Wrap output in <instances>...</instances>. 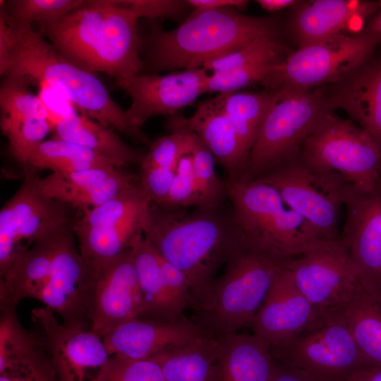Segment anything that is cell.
<instances>
[{
    "label": "cell",
    "mask_w": 381,
    "mask_h": 381,
    "mask_svg": "<svg viewBox=\"0 0 381 381\" xmlns=\"http://www.w3.org/2000/svg\"><path fill=\"white\" fill-rule=\"evenodd\" d=\"M143 235L156 251L186 277L194 310L207 301L226 265L244 241L231 209L186 208L150 203Z\"/></svg>",
    "instance_id": "obj_1"
},
{
    "label": "cell",
    "mask_w": 381,
    "mask_h": 381,
    "mask_svg": "<svg viewBox=\"0 0 381 381\" xmlns=\"http://www.w3.org/2000/svg\"><path fill=\"white\" fill-rule=\"evenodd\" d=\"M7 20L11 36L8 47L0 55L1 75L47 87L63 96L80 113L150 146V139L131 123L126 110L114 100L95 73L65 59L32 26Z\"/></svg>",
    "instance_id": "obj_2"
},
{
    "label": "cell",
    "mask_w": 381,
    "mask_h": 381,
    "mask_svg": "<svg viewBox=\"0 0 381 381\" xmlns=\"http://www.w3.org/2000/svg\"><path fill=\"white\" fill-rule=\"evenodd\" d=\"M138 18L116 0L86 4L40 32L65 59L84 70L116 80L140 74Z\"/></svg>",
    "instance_id": "obj_3"
},
{
    "label": "cell",
    "mask_w": 381,
    "mask_h": 381,
    "mask_svg": "<svg viewBox=\"0 0 381 381\" xmlns=\"http://www.w3.org/2000/svg\"><path fill=\"white\" fill-rule=\"evenodd\" d=\"M277 32L274 17L248 16L234 8H193L177 28L152 31L146 64L152 73L200 68L260 36Z\"/></svg>",
    "instance_id": "obj_4"
},
{
    "label": "cell",
    "mask_w": 381,
    "mask_h": 381,
    "mask_svg": "<svg viewBox=\"0 0 381 381\" xmlns=\"http://www.w3.org/2000/svg\"><path fill=\"white\" fill-rule=\"evenodd\" d=\"M287 260L244 242L226 263L207 301L195 310L193 322L212 338L249 327Z\"/></svg>",
    "instance_id": "obj_5"
},
{
    "label": "cell",
    "mask_w": 381,
    "mask_h": 381,
    "mask_svg": "<svg viewBox=\"0 0 381 381\" xmlns=\"http://www.w3.org/2000/svg\"><path fill=\"white\" fill-rule=\"evenodd\" d=\"M225 181L233 216L245 243L287 260L325 242L272 186L243 177Z\"/></svg>",
    "instance_id": "obj_6"
},
{
    "label": "cell",
    "mask_w": 381,
    "mask_h": 381,
    "mask_svg": "<svg viewBox=\"0 0 381 381\" xmlns=\"http://www.w3.org/2000/svg\"><path fill=\"white\" fill-rule=\"evenodd\" d=\"M299 152L313 170L337 174L354 188L368 191L377 183L381 143L368 131L334 111L325 116L303 142Z\"/></svg>",
    "instance_id": "obj_7"
},
{
    "label": "cell",
    "mask_w": 381,
    "mask_h": 381,
    "mask_svg": "<svg viewBox=\"0 0 381 381\" xmlns=\"http://www.w3.org/2000/svg\"><path fill=\"white\" fill-rule=\"evenodd\" d=\"M381 41L361 31L332 35L298 47L260 83L264 90L305 92L329 85L369 57Z\"/></svg>",
    "instance_id": "obj_8"
},
{
    "label": "cell",
    "mask_w": 381,
    "mask_h": 381,
    "mask_svg": "<svg viewBox=\"0 0 381 381\" xmlns=\"http://www.w3.org/2000/svg\"><path fill=\"white\" fill-rule=\"evenodd\" d=\"M276 92L277 99L264 119L243 178L254 179L298 150L325 116L334 111L322 87Z\"/></svg>",
    "instance_id": "obj_9"
},
{
    "label": "cell",
    "mask_w": 381,
    "mask_h": 381,
    "mask_svg": "<svg viewBox=\"0 0 381 381\" xmlns=\"http://www.w3.org/2000/svg\"><path fill=\"white\" fill-rule=\"evenodd\" d=\"M253 180L274 187L320 240L341 238V193L348 185L341 176L313 170L302 159L298 149Z\"/></svg>",
    "instance_id": "obj_10"
},
{
    "label": "cell",
    "mask_w": 381,
    "mask_h": 381,
    "mask_svg": "<svg viewBox=\"0 0 381 381\" xmlns=\"http://www.w3.org/2000/svg\"><path fill=\"white\" fill-rule=\"evenodd\" d=\"M270 351L274 361L303 370L318 381H348L356 370L371 366L339 310L320 315L307 329L271 346Z\"/></svg>",
    "instance_id": "obj_11"
},
{
    "label": "cell",
    "mask_w": 381,
    "mask_h": 381,
    "mask_svg": "<svg viewBox=\"0 0 381 381\" xmlns=\"http://www.w3.org/2000/svg\"><path fill=\"white\" fill-rule=\"evenodd\" d=\"M150 203L137 183L83 214L72 224L79 251L92 269L131 248L135 238L143 234Z\"/></svg>",
    "instance_id": "obj_12"
},
{
    "label": "cell",
    "mask_w": 381,
    "mask_h": 381,
    "mask_svg": "<svg viewBox=\"0 0 381 381\" xmlns=\"http://www.w3.org/2000/svg\"><path fill=\"white\" fill-rule=\"evenodd\" d=\"M346 219L341 240L349 265L363 287L381 301V190L346 185L341 193Z\"/></svg>",
    "instance_id": "obj_13"
},
{
    "label": "cell",
    "mask_w": 381,
    "mask_h": 381,
    "mask_svg": "<svg viewBox=\"0 0 381 381\" xmlns=\"http://www.w3.org/2000/svg\"><path fill=\"white\" fill-rule=\"evenodd\" d=\"M94 281V272L82 257L68 225L59 234L51 273L38 301L59 315L63 324L91 330Z\"/></svg>",
    "instance_id": "obj_14"
},
{
    "label": "cell",
    "mask_w": 381,
    "mask_h": 381,
    "mask_svg": "<svg viewBox=\"0 0 381 381\" xmlns=\"http://www.w3.org/2000/svg\"><path fill=\"white\" fill-rule=\"evenodd\" d=\"M33 322L50 357L56 381H102L111 356L101 337L67 326L43 306L32 310Z\"/></svg>",
    "instance_id": "obj_15"
},
{
    "label": "cell",
    "mask_w": 381,
    "mask_h": 381,
    "mask_svg": "<svg viewBox=\"0 0 381 381\" xmlns=\"http://www.w3.org/2000/svg\"><path fill=\"white\" fill-rule=\"evenodd\" d=\"M286 266L298 290L321 314L339 310L357 281L341 238L323 242L288 260Z\"/></svg>",
    "instance_id": "obj_16"
},
{
    "label": "cell",
    "mask_w": 381,
    "mask_h": 381,
    "mask_svg": "<svg viewBox=\"0 0 381 381\" xmlns=\"http://www.w3.org/2000/svg\"><path fill=\"white\" fill-rule=\"evenodd\" d=\"M209 75L208 71L200 67L164 75L140 73L116 80V83L131 99L130 107L126 110L131 123L140 129L150 118L173 116L206 93Z\"/></svg>",
    "instance_id": "obj_17"
},
{
    "label": "cell",
    "mask_w": 381,
    "mask_h": 381,
    "mask_svg": "<svg viewBox=\"0 0 381 381\" xmlns=\"http://www.w3.org/2000/svg\"><path fill=\"white\" fill-rule=\"evenodd\" d=\"M92 270L91 330L103 338L120 325L140 317L143 297L132 248Z\"/></svg>",
    "instance_id": "obj_18"
},
{
    "label": "cell",
    "mask_w": 381,
    "mask_h": 381,
    "mask_svg": "<svg viewBox=\"0 0 381 381\" xmlns=\"http://www.w3.org/2000/svg\"><path fill=\"white\" fill-rule=\"evenodd\" d=\"M320 315L298 290L285 263L249 327L271 346L298 334Z\"/></svg>",
    "instance_id": "obj_19"
},
{
    "label": "cell",
    "mask_w": 381,
    "mask_h": 381,
    "mask_svg": "<svg viewBox=\"0 0 381 381\" xmlns=\"http://www.w3.org/2000/svg\"><path fill=\"white\" fill-rule=\"evenodd\" d=\"M380 8L381 1H299L291 8L288 31L300 47L347 30L362 31Z\"/></svg>",
    "instance_id": "obj_20"
},
{
    "label": "cell",
    "mask_w": 381,
    "mask_h": 381,
    "mask_svg": "<svg viewBox=\"0 0 381 381\" xmlns=\"http://www.w3.org/2000/svg\"><path fill=\"white\" fill-rule=\"evenodd\" d=\"M181 127L194 133L224 168L226 180L242 176L248 154L223 108L221 96L200 102L190 117L178 114L169 117L167 128Z\"/></svg>",
    "instance_id": "obj_21"
},
{
    "label": "cell",
    "mask_w": 381,
    "mask_h": 381,
    "mask_svg": "<svg viewBox=\"0 0 381 381\" xmlns=\"http://www.w3.org/2000/svg\"><path fill=\"white\" fill-rule=\"evenodd\" d=\"M322 87L334 111H345L381 143L380 58L371 54L339 80Z\"/></svg>",
    "instance_id": "obj_22"
},
{
    "label": "cell",
    "mask_w": 381,
    "mask_h": 381,
    "mask_svg": "<svg viewBox=\"0 0 381 381\" xmlns=\"http://www.w3.org/2000/svg\"><path fill=\"white\" fill-rule=\"evenodd\" d=\"M203 334L196 324L187 318L175 322L134 318L120 325L102 339L111 356L150 359Z\"/></svg>",
    "instance_id": "obj_23"
},
{
    "label": "cell",
    "mask_w": 381,
    "mask_h": 381,
    "mask_svg": "<svg viewBox=\"0 0 381 381\" xmlns=\"http://www.w3.org/2000/svg\"><path fill=\"white\" fill-rule=\"evenodd\" d=\"M35 171L25 169L24 181L8 201L17 231L19 255L24 252L22 242L28 249L38 240L70 225L65 208L68 205L42 194Z\"/></svg>",
    "instance_id": "obj_24"
},
{
    "label": "cell",
    "mask_w": 381,
    "mask_h": 381,
    "mask_svg": "<svg viewBox=\"0 0 381 381\" xmlns=\"http://www.w3.org/2000/svg\"><path fill=\"white\" fill-rule=\"evenodd\" d=\"M119 167H98L73 172H52L37 179L40 191L83 214L110 200L123 188L114 174Z\"/></svg>",
    "instance_id": "obj_25"
},
{
    "label": "cell",
    "mask_w": 381,
    "mask_h": 381,
    "mask_svg": "<svg viewBox=\"0 0 381 381\" xmlns=\"http://www.w3.org/2000/svg\"><path fill=\"white\" fill-rule=\"evenodd\" d=\"M65 227L38 240L18 256L1 277L0 306L16 308L25 298L38 301L51 273L59 234Z\"/></svg>",
    "instance_id": "obj_26"
},
{
    "label": "cell",
    "mask_w": 381,
    "mask_h": 381,
    "mask_svg": "<svg viewBox=\"0 0 381 381\" xmlns=\"http://www.w3.org/2000/svg\"><path fill=\"white\" fill-rule=\"evenodd\" d=\"M215 339L214 381H269L275 362L265 339L238 332Z\"/></svg>",
    "instance_id": "obj_27"
},
{
    "label": "cell",
    "mask_w": 381,
    "mask_h": 381,
    "mask_svg": "<svg viewBox=\"0 0 381 381\" xmlns=\"http://www.w3.org/2000/svg\"><path fill=\"white\" fill-rule=\"evenodd\" d=\"M52 138L67 140L104 155L119 167L141 163L144 156L127 145L115 133L72 106L51 119Z\"/></svg>",
    "instance_id": "obj_28"
},
{
    "label": "cell",
    "mask_w": 381,
    "mask_h": 381,
    "mask_svg": "<svg viewBox=\"0 0 381 381\" xmlns=\"http://www.w3.org/2000/svg\"><path fill=\"white\" fill-rule=\"evenodd\" d=\"M131 248L143 303L139 318L164 322L186 318L167 288L157 251L143 234L135 238Z\"/></svg>",
    "instance_id": "obj_29"
},
{
    "label": "cell",
    "mask_w": 381,
    "mask_h": 381,
    "mask_svg": "<svg viewBox=\"0 0 381 381\" xmlns=\"http://www.w3.org/2000/svg\"><path fill=\"white\" fill-rule=\"evenodd\" d=\"M339 311L365 361L381 367V301L357 280Z\"/></svg>",
    "instance_id": "obj_30"
},
{
    "label": "cell",
    "mask_w": 381,
    "mask_h": 381,
    "mask_svg": "<svg viewBox=\"0 0 381 381\" xmlns=\"http://www.w3.org/2000/svg\"><path fill=\"white\" fill-rule=\"evenodd\" d=\"M217 356L216 339L203 334L151 359L159 365L166 381H214Z\"/></svg>",
    "instance_id": "obj_31"
},
{
    "label": "cell",
    "mask_w": 381,
    "mask_h": 381,
    "mask_svg": "<svg viewBox=\"0 0 381 381\" xmlns=\"http://www.w3.org/2000/svg\"><path fill=\"white\" fill-rule=\"evenodd\" d=\"M119 167L104 155L84 146L52 138L41 143L30 155L25 169L73 172L98 167ZM121 168V167H119Z\"/></svg>",
    "instance_id": "obj_32"
},
{
    "label": "cell",
    "mask_w": 381,
    "mask_h": 381,
    "mask_svg": "<svg viewBox=\"0 0 381 381\" xmlns=\"http://www.w3.org/2000/svg\"><path fill=\"white\" fill-rule=\"evenodd\" d=\"M218 94L224 111L249 157L264 119L277 99V92L263 90Z\"/></svg>",
    "instance_id": "obj_33"
},
{
    "label": "cell",
    "mask_w": 381,
    "mask_h": 381,
    "mask_svg": "<svg viewBox=\"0 0 381 381\" xmlns=\"http://www.w3.org/2000/svg\"><path fill=\"white\" fill-rule=\"evenodd\" d=\"M186 130L188 153L191 157L193 174L200 197V208H219L225 199L228 198L226 181L217 176L214 167L216 160L210 151L194 133Z\"/></svg>",
    "instance_id": "obj_34"
},
{
    "label": "cell",
    "mask_w": 381,
    "mask_h": 381,
    "mask_svg": "<svg viewBox=\"0 0 381 381\" xmlns=\"http://www.w3.org/2000/svg\"><path fill=\"white\" fill-rule=\"evenodd\" d=\"M291 52L282 40L281 32L267 34L228 54L206 62L202 68L213 73L265 61L281 64Z\"/></svg>",
    "instance_id": "obj_35"
},
{
    "label": "cell",
    "mask_w": 381,
    "mask_h": 381,
    "mask_svg": "<svg viewBox=\"0 0 381 381\" xmlns=\"http://www.w3.org/2000/svg\"><path fill=\"white\" fill-rule=\"evenodd\" d=\"M86 2L87 0H1L0 4L11 23L30 26L38 23L42 26L56 22Z\"/></svg>",
    "instance_id": "obj_36"
},
{
    "label": "cell",
    "mask_w": 381,
    "mask_h": 381,
    "mask_svg": "<svg viewBox=\"0 0 381 381\" xmlns=\"http://www.w3.org/2000/svg\"><path fill=\"white\" fill-rule=\"evenodd\" d=\"M1 131L34 115L47 112L42 99L25 81L4 78L0 88Z\"/></svg>",
    "instance_id": "obj_37"
},
{
    "label": "cell",
    "mask_w": 381,
    "mask_h": 381,
    "mask_svg": "<svg viewBox=\"0 0 381 381\" xmlns=\"http://www.w3.org/2000/svg\"><path fill=\"white\" fill-rule=\"evenodd\" d=\"M52 131L48 113L30 116L2 131L11 155L25 167L30 155Z\"/></svg>",
    "instance_id": "obj_38"
},
{
    "label": "cell",
    "mask_w": 381,
    "mask_h": 381,
    "mask_svg": "<svg viewBox=\"0 0 381 381\" xmlns=\"http://www.w3.org/2000/svg\"><path fill=\"white\" fill-rule=\"evenodd\" d=\"M279 64L274 61H265L233 69L213 72L208 77L206 93L237 92L255 83H260Z\"/></svg>",
    "instance_id": "obj_39"
},
{
    "label": "cell",
    "mask_w": 381,
    "mask_h": 381,
    "mask_svg": "<svg viewBox=\"0 0 381 381\" xmlns=\"http://www.w3.org/2000/svg\"><path fill=\"white\" fill-rule=\"evenodd\" d=\"M0 381H56L47 349L39 348L0 370Z\"/></svg>",
    "instance_id": "obj_40"
},
{
    "label": "cell",
    "mask_w": 381,
    "mask_h": 381,
    "mask_svg": "<svg viewBox=\"0 0 381 381\" xmlns=\"http://www.w3.org/2000/svg\"><path fill=\"white\" fill-rule=\"evenodd\" d=\"M169 131L151 143L140 169L159 167L176 170L181 157L188 153L187 131L183 128H171Z\"/></svg>",
    "instance_id": "obj_41"
},
{
    "label": "cell",
    "mask_w": 381,
    "mask_h": 381,
    "mask_svg": "<svg viewBox=\"0 0 381 381\" xmlns=\"http://www.w3.org/2000/svg\"><path fill=\"white\" fill-rule=\"evenodd\" d=\"M102 381H166L153 359H132L111 356Z\"/></svg>",
    "instance_id": "obj_42"
},
{
    "label": "cell",
    "mask_w": 381,
    "mask_h": 381,
    "mask_svg": "<svg viewBox=\"0 0 381 381\" xmlns=\"http://www.w3.org/2000/svg\"><path fill=\"white\" fill-rule=\"evenodd\" d=\"M200 197L194 176L191 157L184 154L179 159L169 195L162 206L200 207Z\"/></svg>",
    "instance_id": "obj_43"
},
{
    "label": "cell",
    "mask_w": 381,
    "mask_h": 381,
    "mask_svg": "<svg viewBox=\"0 0 381 381\" xmlns=\"http://www.w3.org/2000/svg\"><path fill=\"white\" fill-rule=\"evenodd\" d=\"M134 12L138 19L146 18L181 20L193 8L188 0H116Z\"/></svg>",
    "instance_id": "obj_44"
},
{
    "label": "cell",
    "mask_w": 381,
    "mask_h": 381,
    "mask_svg": "<svg viewBox=\"0 0 381 381\" xmlns=\"http://www.w3.org/2000/svg\"><path fill=\"white\" fill-rule=\"evenodd\" d=\"M175 173L176 170L159 167L140 169L139 186L152 203L164 205L169 195Z\"/></svg>",
    "instance_id": "obj_45"
},
{
    "label": "cell",
    "mask_w": 381,
    "mask_h": 381,
    "mask_svg": "<svg viewBox=\"0 0 381 381\" xmlns=\"http://www.w3.org/2000/svg\"><path fill=\"white\" fill-rule=\"evenodd\" d=\"M19 255L17 231L7 202L0 211V276L6 272Z\"/></svg>",
    "instance_id": "obj_46"
},
{
    "label": "cell",
    "mask_w": 381,
    "mask_h": 381,
    "mask_svg": "<svg viewBox=\"0 0 381 381\" xmlns=\"http://www.w3.org/2000/svg\"><path fill=\"white\" fill-rule=\"evenodd\" d=\"M269 381H318L308 373L299 368L274 361Z\"/></svg>",
    "instance_id": "obj_47"
},
{
    "label": "cell",
    "mask_w": 381,
    "mask_h": 381,
    "mask_svg": "<svg viewBox=\"0 0 381 381\" xmlns=\"http://www.w3.org/2000/svg\"><path fill=\"white\" fill-rule=\"evenodd\" d=\"M193 8L217 9L234 8L240 11L246 9L248 1L246 0H188Z\"/></svg>",
    "instance_id": "obj_48"
},
{
    "label": "cell",
    "mask_w": 381,
    "mask_h": 381,
    "mask_svg": "<svg viewBox=\"0 0 381 381\" xmlns=\"http://www.w3.org/2000/svg\"><path fill=\"white\" fill-rule=\"evenodd\" d=\"M348 381H381V367L368 366L353 372Z\"/></svg>",
    "instance_id": "obj_49"
},
{
    "label": "cell",
    "mask_w": 381,
    "mask_h": 381,
    "mask_svg": "<svg viewBox=\"0 0 381 381\" xmlns=\"http://www.w3.org/2000/svg\"><path fill=\"white\" fill-rule=\"evenodd\" d=\"M298 0H258L260 7L269 12H275L286 8H292L298 3Z\"/></svg>",
    "instance_id": "obj_50"
},
{
    "label": "cell",
    "mask_w": 381,
    "mask_h": 381,
    "mask_svg": "<svg viewBox=\"0 0 381 381\" xmlns=\"http://www.w3.org/2000/svg\"><path fill=\"white\" fill-rule=\"evenodd\" d=\"M362 31L374 35L381 41V8L364 26Z\"/></svg>",
    "instance_id": "obj_51"
},
{
    "label": "cell",
    "mask_w": 381,
    "mask_h": 381,
    "mask_svg": "<svg viewBox=\"0 0 381 381\" xmlns=\"http://www.w3.org/2000/svg\"><path fill=\"white\" fill-rule=\"evenodd\" d=\"M376 186L378 187L381 190V169H380L378 181Z\"/></svg>",
    "instance_id": "obj_52"
}]
</instances>
